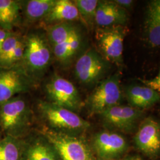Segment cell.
<instances>
[{"label": "cell", "mask_w": 160, "mask_h": 160, "mask_svg": "<svg viewBox=\"0 0 160 160\" xmlns=\"http://www.w3.org/2000/svg\"><path fill=\"white\" fill-rule=\"evenodd\" d=\"M148 14L160 17V0L151 1L149 3Z\"/></svg>", "instance_id": "26"}, {"label": "cell", "mask_w": 160, "mask_h": 160, "mask_svg": "<svg viewBox=\"0 0 160 160\" xmlns=\"http://www.w3.org/2000/svg\"><path fill=\"white\" fill-rule=\"evenodd\" d=\"M120 83V76L118 74L99 82L87 98L86 104L89 112L92 114H100L109 108L120 104L122 98Z\"/></svg>", "instance_id": "5"}, {"label": "cell", "mask_w": 160, "mask_h": 160, "mask_svg": "<svg viewBox=\"0 0 160 160\" xmlns=\"http://www.w3.org/2000/svg\"><path fill=\"white\" fill-rule=\"evenodd\" d=\"M98 0H75L74 2L80 14V19L87 26L95 23L96 12L98 4Z\"/></svg>", "instance_id": "22"}, {"label": "cell", "mask_w": 160, "mask_h": 160, "mask_svg": "<svg viewBox=\"0 0 160 160\" xmlns=\"http://www.w3.org/2000/svg\"><path fill=\"white\" fill-rule=\"evenodd\" d=\"M109 61L94 49H89L77 59L74 66L76 79L84 86L98 84L110 68Z\"/></svg>", "instance_id": "6"}, {"label": "cell", "mask_w": 160, "mask_h": 160, "mask_svg": "<svg viewBox=\"0 0 160 160\" xmlns=\"http://www.w3.org/2000/svg\"><path fill=\"white\" fill-rule=\"evenodd\" d=\"M145 26L149 43L153 46H160V17L148 14Z\"/></svg>", "instance_id": "23"}, {"label": "cell", "mask_w": 160, "mask_h": 160, "mask_svg": "<svg viewBox=\"0 0 160 160\" xmlns=\"http://www.w3.org/2000/svg\"><path fill=\"white\" fill-rule=\"evenodd\" d=\"M32 111L28 103L15 97L0 105V126L7 136L18 138L29 129Z\"/></svg>", "instance_id": "3"}, {"label": "cell", "mask_w": 160, "mask_h": 160, "mask_svg": "<svg viewBox=\"0 0 160 160\" xmlns=\"http://www.w3.org/2000/svg\"><path fill=\"white\" fill-rule=\"evenodd\" d=\"M56 0H30L25 1L23 12L29 22L43 20L51 10Z\"/></svg>", "instance_id": "19"}, {"label": "cell", "mask_w": 160, "mask_h": 160, "mask_svg": "<svg viewBox=\"0 0 160 160\" xmlns=\"http://www.w3.org/2000/svg\"><path fill=\"white\" fill-rule=\"evenodd\" d=\"M39 109L49 129L54 131L80 136L90 127L87 120L74 112L49 102L40 101Z\"/></svg>", "instance_id": "2"}, {"label": "cell", "mask_w": 160, "mask_h": 160, "mask_svg": "<svg viewBox=\"0 0 160 160\" xmlns=\"http://www.w3.org/2000/svg\"><path fill=\"white\" fill-rule=\"evenodd\" d=\"M145 86L154 90L160 94V69L157 75L150 80H141Z\"/></svg>", "instance_id": "25"}, {"label": "cell", "mask_w": 160, "mask_h": 160, "mask_svg": "<svg viewBox=\"0 0 160 160\" xmlns=\"http://www.w3.org/2000/svg\"><path fill=\"white\" fill-rule=\"evenodd\" d=\"M49 102L76 113L82 106V102L77 87L69 80L58 75L52 77L45 86Z\"/></svg>", "instance_id": "8"}, {"label": "cell", "mask_w": 160, "mask_h": 160, "mask_svg": "<svg viewBox=\"0 0 160 160\" xmlns=\"http://www.w3.org/2000/svg\"><path fill=\"white\" fill-rule=\"evenodd\" d=\"M12 32L7 31L4 29L0 28V49L2 45L4 42L10 34H12Z\"/></svg>", "instance_id": "28"}, {"label": "cell", "mask_w": 160, "mask_h": 160, "mask_svg": "<svg viewBox=\"0 0 160 160\" xmlns=\"http://www.w3.org/2000/svg\"><path fill=\"white\" fill-rule=\"evenodd\" d=\"M23 58L20 64L33 80L40 77L49 67L53 52L46 34L32 32L27 36Z\"/></svg>", "instance_id": "1"}, {"label": "cell", "mask_w": 160, "mask_h": 160, "mask_svg": "<svg viewBox=\"0 0 160 160\" xmlns=\"http://www.w3.org/2000/svg\"><path fill=\"white\" fill-rule=\"evenodd\" d=\"M125 94L129 106L141 110L152 107L160 99V94L147 86H128Z\"/></svg>", "instance_id": "16"}, {"label": "cell", "mask_w": 160, "mask_h": 160, "mask_svg": "<svg viewBox=\"0 0 160 160\" xmlns=\"http://www.w3.org/2000/svg\"><path fill=\"white\" fill-rule=\"evenodd\" d=\"M127 29L122 25L99 28L96 32V40L99 53L110 63H123V42Z\"/></svg>", "instance_id": "7"}, {"label": "cell", "mask_w": 160, "mask_h": 160, "mask_svg": "<svg viewBox=\"0 0 160 160\" xmlns=\"http://www.w3.org/2000/svg\"><path fill=\"white\" fill-rule=\"evenodd\" d=\"M79 30L72 22H64L48 26L45 34L52 48L68 39Z\"/></svg>", "instance_id": "20"}, {"label": "cell", "mask_w": 160, "mask_h": 160, "mask_svg": "<svg viewBox=\"0 0 160 160\" xmlns=\"http://www.w3.org/2000/svg\"><path fill=\"white\" fill-rule=\"evenodd\" d=\"M92 145L96 154L103 160H114L125 154L128 148L126 139L114 132L97 133L93 137Z\"/></svg>", "instance_id": "11"}, {"label": "cell", "mask_w": 160, "mask_h": 160, "mask_svg": "<svg viewBox=\"0 0 160 160\" xmlns=\"http://www.w3.org/2000/svg\"><path fill=\"white\" fill-rule=\"evenodd\" d=\"M138 149L150 158L160 155V123L152 118L143 120L134 137Z\"/></svg>", "instance_id": "10"}, {"label": "cell", "mask_w": 160, "mask_h": 160, "mask_svg": "<svg viewBox=\"0 0 160 160\" xmlns=\"http://www.w3.org/2000/svg\"><path fill=\"white\" fill-rule=\"evenodd\" d=\"M42 135L53 145L61 160H95L92 149L80 136L44 129Z\"/></svg>", "instance_id": "4"}, {"label": "cell", "mask_w": 160, "mask_h": 160, "mask_svg": "<svg viewBox=\"0 0 160 160\" xmlns=\"http://www.w3.org/2000/svg\"><path fill=\"white\" fill-rule=\"evenodd\" d=\"M23 142L18 138L6 136L0 141V160H23Z\"/></svg>", "instance_id": "21"}, {"label": "cell", "mask_w": 160, "mask_h": 160, "mask_svg": "<svg viewBox=\"0 0 160 160\" xmlns=\"http://www.w3.org/2000/svg\"><path fill=\"white\" fill-rule=\"evenodd\" d=\"M22 6L14 0H0V28L12 32L19 23Z\"/></svg>", "instance_id": "18"}, {"label": "cell", "mask_w": 160, "mask_h": 160, "mask_svg": "<svg viewBox=\"0 0 160 160\" xmlns=\"http://www.w3.org/2000/svg\"><path fill=\"white\" fill-rule=\"evenodd\" d=\"M83 45L84 38L80 30L68 39L52 47L53 55L63 66H68L78 57Z\"/></svg>", "instance_id": "15"}, {"label": "cell", "mask_w": 160, "mask_h": 160, "mask_svg": "<svg viewBox=\"0 0 160 160\" xmlns=\"http://www.w3.org/2000/svg\"><path fill=\"white\" fill-rule=\"evenodd\" d=\"M33 82L20 65L12 68H0V105L18 94L28 92Z\"/></svg>", "instance_id": "9"}, {"label": "cell", "mask_w": 160, "mask_h": 160, "mask_svg": "<svg viewBox=\"0 0 160 160\" xmlns=\"http://www.w3.org/2000/svg\"><path fill=\"white\" fill-rule=\"evenodd\" d=\"M100 115L106 125L129 133L135 129L142 115V110L130 106L118 104L105 110Z\"/></svg>", "instance_id": "12"}, {"label": "cell", "mask_w": 160, "mask_h": 160, "mask_svg": "<svg viewBox=\"0 0 160 160\" xmlns=\"http://www.w3.org/2000/svg\"><path fill=\"white\" fill-rule=\"evenodd\" d=\"M114 2L124 9L131 7L132 4L133 2V1L132 0H115Z\"/></svg>", "instance_id": "27"}, {"label": "cell", "mask_w": 160, "mask_h": 160, "mask_svg": "<svg viewBox=\"0 0 160 160\" xmlns=\"http://www.w3.org/2000/svg\"><path fill=\"white\" fill-rule=\"evenodd\" d=\"M23 160H61L57 151L42 134L23 142Z\"/></svg>", "instance_id": "13"}, {"label": "cell", "mask_w": 160, "mask_h": 160, "mask_svg": "<svg viewBox=\"0 0 160 160\" xmlns=\"http://www.w3.org/2000/svg\"><path fill=\"white\" fill-rule=\"evenodd\" d=\"M23 38L19 35L12 33L6 39L0 49V67Z\"/></svg>", "instance_id": "24"}, {"label": "cell", "mask_w": 160, "mask_h": 160, "mask_svg": "<svg viewBox=\"0 0 160 160\" xmlns=\"http://www.w3.org/2000/svg\"><path fill=\"white\" fill-rule=\"evenodd\" d=\"M80 16L74 1L56 0L51 10L43 20L48 26L80 20Z\"/></svg>", "instance_id": "17"}, {"label": "cell", "mask_w": 160, "mask_h": 160, "mask_svg": "<svg viewBox=\"0 0 160 160\" xmlns=\"http://www.w3.org/2000/svg\"><path fill=\"white\" fill-rule=\"evenodd\" d=\"M123 160H143L142 158H141L139 156L137 155H133V156H129L126 157Z\"/></svg>", "instance_id": "29"}, {"label": "cell", "mask_w": 160, "mask_h": 160, "mask_svg": "<svg viewBox=\"0 0 160 160\" xmlns=\"http://www.w3.org/2000/svg\"><path fill=\"white\" fill-rule=\"evenodd\" d=\"M128 17L125 9L118 6L114 1H98L95 23L100 28L124 26L127 22Z\"/></svg>", "instance_id": "14"}]
</instances>
